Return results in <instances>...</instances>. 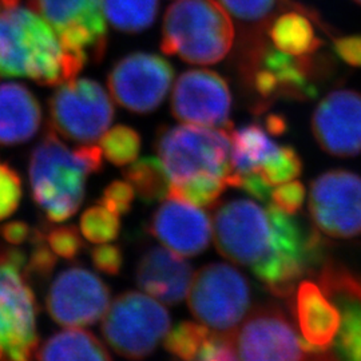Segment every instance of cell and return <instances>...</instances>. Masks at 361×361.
Instances as JSON below:
<instances>
[{"label": "cell", "instance_id": "6da1fadb", "mask_svg": "<svg viewBox=\"0 0 361 361\" xmlns=\"http://www.w3.org/2000/svg\"><path fill=\"white\" fill-rule=\"evenodd\" d=\"M83 67L38 13L18 6L0 11V77L56 86L74 79Z\"/></svg>", "mask_w": 361, "mask_h": 361}, {"label": "cell", "instance_id": "7a4b0ae2", "mask_svg": "<svg viewBox=\"0 0 361 361\" xmlns=\"http://www.w3.org/2000/svg\"><path fill=\"white\" fill-rule=\"evenodd\" d=\"M101 169V147L87 143L71 150L49 130L30 158L32 198L50 221L71 219L85 200L87 177Z\"/></svg>", "mask_w": 361, "mask_h": 361}, {"label": "cell", "instance_id": "3957f363", "mask_svg": "<svg viewBox=\"0 0 361 361\" xmlns=\"http://www.w3.org/2000/svg\"><path fill=\"white\" fill-rule=\"evenodd\" d=\"M234 27L217 0H177L165 13L161 49L193 65H214L232 50Z\"/></svg>", "mask_w": 361, "mask_h": 361}, {"label": "cell", "instance_id": "277c9868", "mask_svg": "<svg viewBox=\"0 0 361 361\" xmlns=\"http://www.w3.org/2000/svg\"><path fill=\"white\" fill-rule=\"evenodd\" d=\"M312 55H292L268 44L253 43L244 59V78L265 109L276 99L313 101L320 94L328 68Z\"/></svg>", "mask_w": 361, "mask_h": 361}, {"label": "cell", "instance_id": "5b68a950", "mask_svg": "<svg viewBox=\"0 0 361 361\" xmlns=\"http://www.w3.org/2000/svg\"><path fill=\"white\" fill-rule=\"evenodd\" d=\"M155 150L168 171L171 186L198 180L228 183L231 174L228 129L195 125L164 128L157 135Z\"/></svg>", "mask_w": 361, "mask_h": 361}, {"label": "cell", "instance_id": "8992f818", "mask_svg": "<svg viewBox=\"0 0 361 361\" xmlns=\"http://www.w3.org/2000/svg\"><path fill=\"white\" fill-rule=\"evenodd\" d=\"M23 250L0 246V361H32L38 349L37 300Z\"/></svg>", "mask_w": 361, "mask_h": 361}, {"label": "cell", "instance_id": "52a82bcc", "mask_svg": "<svg viewBox=\"0 0 361 361\" xmlns=\"http://www.w3.org/2000/svg\"><path fill=\"white\" fill-rule=\"evenodd\" d=\"M273 225L271 255L252 271L276 296H288L297 281L322 259L323 238L305 231L292 214L268 207Z\"/></svg>", "mask_w": 361, "mask_h": 361}, {"label": "cell", "instance_id": "ba28073f", "mask_svg": "<svg viewBox=\"0 0 361 361\" xmlns=\"http://www.w3.org/2000/svg\"><path fill=\"white\" fill-rule=\"evenodd\" d=\"M188 304L202 325L217 334L233 335L250 308V288L232 265L207 264L194 274Z\"/></svg>", "mask_w": 361, "mask_h": 361}, {"label": "cell", "instance_id": "9c48e42d", "mask_svg": "<svg viewBox=\"0 0 361 361\" xmlns=\"http://www.w3.org/2000/svg\"><path fill=\"white\" fill-rule=\"evenodd\" d=\"M170 329V316L158 301L140 292L116 297L104 313V340L125 359L141 361L154 352Z\"/></svg>", "mask_w": 361, "mask_h": 361}, {"label": "cell", "instance_id": "30bf717a", "mask_svg": "<svg viewBox=\"0 0 361 361\" xmlns=\"http://www.w3.org/2000/svg\"><path fill=\"white\" fill-rule=\"evenodd\" d=\"M214 244L222 257L255 269L269 257L273 225L268 207L250 200L228 201L213 217Z\"/></svg>", "mask_w": 361, "mask_h": 361}, {"label": "cell", "instance_id": "8fae6325", "mask_svg": "<svg viewBox=\"0 0 361 361\" xmlns=\"http://www.w3.org/2000/svg\"><path fill=\"white\" fill-rule=\"evenodd\" d=\"M52 130L68 141L95 142L114 119V106L92 79H71L59 85L49 101Z\"/></svg>", "mask_w": 361, "mask_h": 361}, {"label": "cell", "instance_id": "7c38bea8", "mask_svg": "<svg viewBox=\"0 0 361 361\" xmlns=\"http://www.w3.org/2000/svg\"><path fill=\"white\" fill-rule=\"evenodd\" d=\"M55 30L62 47L80 63L99 62L107 47L102 0H28Z\"/></svg>", "mask_w": 361, "mask_h": 361}, {"label": "cell", "instance_id": "4fadbf2b", "mask_svg": "<svg viewBox=\"0 0 361 361\" xmlns=\"http://www.w3.org/2000/svg\"><path fill=\"white\" fill-rule=\"evenodd\" d=\"M240 361H313L319 350L298 337L277 307H261L233 334Z\"/></svg>", "mask_w": 361, "mask_h": 361}, {"label": "cell", "instance_id": "5bb4252c", "mask_svg": "<svg viewBox=\"0 0 361 361\" xmlns=\"http://www.w3.org/2000/svg\"><path fill=\"white\" fill-rule=\"evenodd\" d=\"M310 214L317 231L348 240L361 233V177L329 170L310 185Z\"/></svg>", "mask_w": 361, "mask_h": 361}, {"label": "cell", "instance_id": "9a60e30c", "mask_svg": "<svg viewBox=\"0 0 361 361\" xmlns=\"http://www.w3.org/2000/svg\"><path fill=\"white\" fill-rule=\"evenodd\" d=\"M173 79L174 68L166 59L133 52L116 62L107 83L116 104L135 114H149L165 101Z\"/></svg>", "mask_w": 361, "mask_h": 361}, {"label": "cell", "instance_id": "2e32d148", "mask_svg": "<svg viewBox=\"0 0 361 361\" xmlns=\"http://www.w3.org/2000/svg\"><path fill=\"white\" fill-rule=\"evenodd\" d=\"M171 113L186 125L228 129L232 94L225 78L212 70H189L177 79L171 95Z\"/></svg>", "mask_w": 361, "mask_h": 361}, {"label": "cell", "instance_id": "e0dca14e", "mask_svg": "<svg viewBox=\"0 0 361 361\" xmlns=\"http://www.w3.org/2000/svg\"><path fill=\"white\" fill-rule=\"evenodd\" d=\"M52 320L79 328L97 323L110 307V289L92 271L73 267L54 280L46 300Z\"/></svg>", "mask_w": 361, "mask_h": 361}, {"label": "cell", "instance_id": "ac0fdd59", "mask_svg": "<svg viewBox=\"0 0 361 361\" xmlns=\"http://www.w3.org/2000/svg\"><path fill=\"white\" fill-rule=\"evenodd\" d=\"M312 133L328 154L340 158L361 154L360 92H329L313 111Z\"/></svg>", "mask_w": 361, "mask_h": 361}, {"label": "cell", "instance_id": "d6986e66", "mask_svg": "<svg viewBox=\"0 0 361 361\" xmlns=\"http://www.w3.org/2000/svg\"><path fill=\"white\" fill-rule=\"evenodd\" d=\"M150 232L171 252L194 257L210 243L212 226L207 213L189 202L169 198L150 221Z\"/></svg>", "mask_w": 361, "mask_h": 361}, {"label": "cell", "instance_id": "ffe728a7", "mask_svg": "<svg viewBox=\"0 0 361 361\" xmlns=\"http://www.w3.org/2000/svg\"><path fill=\"white\" fill-rule=\"evenodd\" d=\"M193 277L190 264L161 246L146 250L135 271L140 288L166 305L180 304L188 295Z\"/></svg>", "mask_w": 361, "mask_h": 361}, {"label": "cell", "instance_id": "44dd1931", "mask_svg": "<svg viewBox=\"0 0 361 361\" xmlns=\"http://www.w3.org/2000/svg\"><path fill=\"white\" fill-rule=\"evenodd\" d=\"M293 312L301 337L310 347L323 352L334 344L341 323V313L317 285L312 281L298 285Z\"/></svg>", "mask_w": 361, "mask_h": 361}, {"label": "cell", "instance_id": "7402d4cb", "mask_svg": "<svg viewBox=\"0 0 361 361\" xmlns=\"http://www.w3.org/2000/svg\"><path fill=\"white\" fill-rule=\"evenodd\" d=\"M42 125V107L22 83L0 85V145L15 146L32 140Z\"/></svg>", "mask_w": 361, "mask_h": 361}, {"label": "cell", "instance_id": "603a6c76", "mask_svg": "<svg viewBox=\"0 0 361 361\" xmlns=\"http://www.w3.org/2000/svg\"><path fill=\"white\" fill-rule=\"evenodd\" d=\"M268 35L274 47L292 55H312L323 47L308 11L293 8L277 15L268 23Z\"/></svg>", "mask_w": 361, "mask_h": 361}, {"label": "cell", "instance_id": "cb8c5ba5", "mask_svg": "<svg viewBox=\"0 0 361 361\" xmlns=\"http://www.w3.org/2000/svg\"><path fill=\"white\" fill-rule=\"evenodd\" d=\"M38 361H111L104 344L89 331L65 329L37 350Z\"/></svg>", "mask_w": 361, "mask_h": 361}, {"label": "cell", "instance_id": "d4e9b609", "mask_svg": "<svg viewBox=\"0 0 361 361\" xmlns=\"http://www.w3.org/2000/svg\"><path fill=\"white\" fill-rule=\"evenodd\" d=\"M228 133L231 138L232 173H256L279 150L268 131L256 123L246 125L241 129H233L231 126Z\"/></svg>", "mask_w": 361, "mask_h": 361}, {"label": "cell", "instance_id": "484cf974", "mask_svg": "<svg viewBox=\"0 0 361 361\" xmlns=\"http://www.w3.org/2000/svg\"><path fill=\"white\" fill-rule=\"evenodd\" d=\"M123 177L145 204H154L169 198L171 180L159 158L145 157L131 164L123 170Z\"/></svg>", "mask_w": 361, "mask_h": 361}, {"label": "cell", "instance_id": "4316f807", "mask_svg": "<svg viewBox=\"0 0 361 361\" xmlns=\"http://www.w3.org/2000/svg\"><path fill=\"white\" fill-rule=\"evenodd\" d=\"M334 297L341 313V323L336 335L335 348L343 361H361V298L345 292Z\"/></svg>", "mask_w": 361, "mask_h": 361}, {"label": "cell", "instance_id": "83f0119b", "mask_svg": "<svg viewBox=\"0 0 361 361\" xmlns=\"http://www.w3.org/2000/svg\"><path fill=\"white\" fill-rule=\"evenodd\" d=\"M104 16L110 25L128 34H137L153 26L159 0H102Z\"/></svg>", "mask_w": 361, "mask_h": 361}, {"label": "cell", "instance_id": "f1b7e54d", "mask_svg": "<svg viewBox=\"0 0 361 361\" xmlns=\"http://www.w3.org/2000/svg\"><path fill=\"white\" fill-rule=\"evenodd\" d=\"M142 140L137 130L118 125L107 130L101 137V150L116 166H126L137 159Z\"/></svg>", "mask_w": 361, "mask_h": 361}, {"label": "cell", "instance_id": "f546056e", "mask_svg": "<svg viewBox=\"0 0 361 361\" xmlns=\"http://www.w3.org/2000/svg\"><path fill=\"white\" fill-rule=\"evenodd\" d=\"M213 331L205 325L182 322L165 337V348L180 361H194L198 350Z\"/></svg>", "mask_w": 361, "mask_h": 361}, {"label": "cell", "instance_id": "4dcf8cb0", "mask_svg": "<svg viewBox=\"0 0 361 361\" xmlns=\"http://www.w3.org/2000/svg\"><path fill=\"white\" fill-rule=\"evenodd\" d=\"M121 231L119 216L107 207H91L82 214L80 233L94 244H106L116 240Z\"/></svg>", "mask_w": 361, "mask_h": 361}, {"label": "cell", "instance_id": "1f68e13d", "mask_svg": "<svg viewBox=\"0 0 361 361\" xmlns=\"http://www.w3.org/2000/svg\"><path fill=\"white\" fill-rule=\"evenodd\" d=\"M302 171V162L296 150L290 146L279 147L277 153L268 159L258 173L271 186L295 180Z\"/></svg>", "mask_w": 361, "mask_h": 361}, {"label": "cell", "instance_id": "d6a6232c", "mask_svg": "<svg viewBox=\"0 0 361 361\" xmlns=\"http://www.w3.org/2000/svg\"><path fill=\"white\" fill-rule=\"evenodd\" d=\"M30 243L32 245V249L27 258L25 276L27 280L32 277L40 280L47 279L56 265V255L52 252L50 246L47 245L44 231L42 228L32 231Z\"/></svg>", "mask_w": 361, "mask_h": 361}, {"label": "cell", "instance_id": "836d02e7", "mask_svg": "<svg viewBox=\"0 0 361 361\" xmlns=\"http://www.w3.org/2000/svg\"><path fill=\"white\" fill-rule=\"evenodd\" d=\"M237 20L247 25L268 23L277 10L279 0H219Z\"/></svg>", "mask_w": 361, "mask_h": 361}, {"label": "cell", "instance_id": "e575fe53", "mask_svg": "<svg viewBox=\"0 0 361 361\" xmlns=\"http://www.w3.org/2000/svg\"><path fill=\"white\" fill-rule=\"evenodd\" d=\"M22 200L20 176L10 165L0 161V221L8 219Z\"/></svg>", "mask_w": 361, "mask_h": 361}, {"label": "cell", "instance_id": "d590c367", "mask_svg": "<svg viewBox=\"0 0 361 361\" xmlns=\"http://www.w3.org/2000/svg\"><path fill=\"white\" fill-rule=\"evenodd\" d=\"M46 243L52 252L66 259L77 257L85 247L75 226H61L44 231Z\"/></svg>", "mask_w": 361, "mask_h": 361}, {"label": "cell", "instance_id": "8d00e7d4", "mask_svg": "<svg viewBox=\"0 0 361 361\" xmlns=\"http://www.w3.org/2000/svg\"><path fill=\"white\" fill-rule=\"evenodd\" d=\"M194 361H240L233 335L212 332L198 350Z\"/></svg>", "mask_w": 361, "mask_h": 361}, {"label": "cell", "instance_id": "74e56055", "mask_svg": "<svg viewBox=\"0 0 361 361\" xmlns=\"http://www.w3.org/2000/svg\"><path fill=\"white\" fill-rule=\"evenodd\" d=\"M134 197L135 190L128 180H114L104 188L99 204L116 216H122L129 213Z\"/></svg>", "mask_w": 361, "mask_h": 361}, {"label": "cell", "instance_id": "f35d334b", "mask_svg": "<svg viewBox=\"0 0 361 361\" xmlns=\"http://www.w3.org/2000/svg\"><path fill=\"white\" fill-rule=\"evenodd\" d=\"M271 205L283 210L288 214H296L301 209L305 200V186L298 182L292 180L285 185H280L271 193Z\"/></svg>", "mask_w": 361, "mask_h": 361}, {"label": "cell", "instance_id": "ab89813d", "mask_svg": "<svg viewBox=\"0 0 361 361\" xmlns=\"http://www.w3.org/2000/svg\"><path fill=\"white\" fill-rule=\"evenodd\" d=\"M91 258L94 267L109 276H116L123 265V255L118 246H98L91 250Z\"/></svg>", "mask_w": 361, "mask_h": 361}, {"label": "cell", "instance_id": "60d3db41", "mask_svg": "<svg viewBox=\"0 0 361 361\" xmlns=\"http://www.w3.org/2000/svg\"><path fill=\"white\" fill-rule=\"evenodd\" d=\"M334 50L344 63L353 67H361V35L336 38Z\"/></svg>", "mask_w": 361, "mask_h": 361}, {"label": "cell", "instance_id": "b9f144b4", "mask_svg": "<svg viewBox=\"0 0 361 361\" xmlns=\"http://www.w3.org/2000/svg\"><path fill=\"white\" fill-rule=\"evenodd\" d=\"M31 234L32 231L25 221H11L0 226V237L11 245L25 244L30 241Z\"/></svg>", "mask_w": 361, "mask_h": 361}, {"label": "cell", "instance_id": "7bdbcfd3", "mask_svg": "<svg viewBox=\"0 0 361 361\" xmlns=\"http://www.w3.org/2000/svg\"><path fill=\"white\" fill-rule=\"evenodd\" d=\"M265 126H267L268 133H271V135H281L288 129L286 119L284 116H277V114L268 116L265 121Z\"/></svg>", "mask_w": 361, "mask_h": 361}, {"label": "cell", "instance_id": "ee69618b", "mask_svg": "<svg viewBox=\"0 0 361 361\" xmlns=\"http://www.w3.org/2000/svg\"><path fill=\"white\" fill-rule=\"evenodd\" d=\"M19 1L20 0H0V11L16 7L19 4Z\"/></svg>", "mask_w": 361, "mask_h": 361}, {"label": "cell", "instance_id": "f6af8a7d", "mask_svg": "<svg viewBox=\"0 0 361 361\" xmlns=\"http://www.w3.org/2000/svg\"><path fill=\"white\" fill-rule=\"evenodd\" d=\"M355 1H356V3H357V4H360V6H361V0H355Z\"/></svg>", "mask_w": 361, "mask_h": 361}]
</instances>
